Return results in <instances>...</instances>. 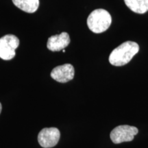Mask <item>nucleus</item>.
Returning a JSON list of instances; mask_svg holds the SVG:
<instances>
[{
  "mask_svg": "<svg viewBox=\"0 0 148 148\" xmlns=\"http://www.w3.org/2000/svg\"><path fill=\"white\" fill-rule=\"evenodd\" d=\"M70 36L68 33L62 32L60 34L53 35L48 38L47 47L50 51H59L64 49L69 45Z\"/></svg>",
  "mask_w": 148,
  "mask_h": 148,
  "instance_id": "nucleus-7",
  "label": "nucleus"
},
{
  "mask_svg": "<svg viewBox=\"0 0 148 148\" xmlns=\"http://www.w3.org/2000/svg\"><path fill=\"white\" fill-rule=\"evenodd\" d=\"M138 51L139 46L136 42L126 41L115 48L110 53L109 62L113 66H123L130 62Z\"/></svg>",
  "mask_w": 148,
  "mask_h": 148,
  "instance_id": "nucleus-1",
  "label": "nucleus"
},
{
  "mask_svg": "<svg viewBox=\"0 0 148 148\" xmlns=\"http://www.w3.org/2000/svg\"><path fill=\"white\" fill-rule=\"evenodd\" d=\"M75 69L71 64H64L56 66L51 72V77L58 82L65 83L73 79Z\"/></svg>",
  "mask_w": 148,
  "mask_h": 148,
  "instance_id": "nucleus-6",
  "label": "nucleus"
},
{
  "mask_svg": "<svg viewBox=\"0 0 148 148\" xmlns=\"http://www.w3.org/2000/svg\"><path fill=\"white\" fill-rule=\"evenodd\" d=\"M112 18L108 11L104 9H96L89 14L87 25L92 32L96 34L104 32L110 26Z\"/></svg>",
  "mask_w": 148,
  "mask_h": 148,
  "instance_id": "nucleus-2",
  "label": "nucleus"
},
{
  "mask_svg": "<svg viewBox=\"0 0 148 148\" xmlns=\"http://www.w3.org/2000/svg\"><path fill=\"white\" fill-rule=\"evenodd\" d=\"M138 130L134 126L122 125L116 127L110 132V139L114 144L132 141L138 134Z\"/></svg>",
  "mask_w": 148,
  "mask_h": 148,
  "instance_id": "nucleus-4",
  "label": "nucleus"
},
{
  "mask_svg": "<svg viewBox=\"0 0 148 148\" xmlns=\"http://www.w3.org/2000/svg\"><path fill=\"white\" fill-rule=\"evenodd\" d=\"M60 132L56 127H45L40 130L38 135V141L44 148L54 147L58 143Z\"/></svg>",
  "mask_w": 148,
  "mask_h": 148,
  "instance_id": "nucleus-5",
  "label": "nucleus"
},
{
  "mask_svg": "<svg viewBox=\"0 0 148 148\" xmlns=\"http://www.w3.org/2000/svg\"><path fill=\"white\" fill-rule=\"evenodd\" d=\"M1 109H2V106H1V103H0V114H1Z\"/></svg>",
  "mask_w": 148,
  "mask_h": 148,
  "instance_id": "nucleus-10",
  "label": "nucleus"
},
{
  "mask_svg": "<svg viewBox=\"0 0 148 148\" xmlns=\"http://www.w3.org/2000/svg\"><path fill=\"white\" fill-rule=\"evenodd\" d=\"M19 45V40L13 34H7L0 38V58L9 60L15 56L16 49Z\"/></svg>",
  "mask_w": 148,
  "mask_h": 148,
  "instance_id": "nucleus-3",
  "label": "nucleus"
},
{
  "mask_svg": "<svg viewBox=\"0 0 148 148\" xmlns=\"http://www.w3.org/2000/svg\"><path fill=\"white\" fill-rule=\"evenodd\" d=\"M124 2L136 13L143 14L148 11V0H124Z\"/></svg>",
  "mask_w": 148,
  "mask_h": 148,
  "instance_id": "nucleus-9",
  "label": "nucleus"
},
{
  "mask_svg": "<svg viewBox=\"0 0 148 148\" xmlns=\"http://www.w3.org/2000/svg\"><path fill=\"white\" fill-rule=\"evenodd\" d=\"M15 6L27 13H33L39 7V0H12Z\"/></svg>",
  "mask_w": 148,
  "mask_h": 148,
  "instance_id": "nucleus-8",
  "label": "nucleus"
},
{
  "mask_svg": "<svg viewBox=\"0 0 148 148\" xmlns=\"http://www.w3.org/2000/svg\"><path fill=\"white\" fill-rule=\"evenodd\" d=\"M62 52H65V49H62Z\"/></svg>",
  "mask_w": 148,
  "mask_h": 148,
  "instance_id": "nucleus-11",
  "label": "nucleus"
}]
</instances>
